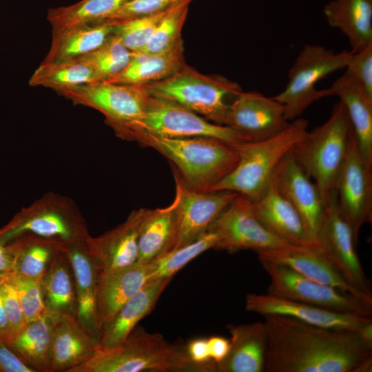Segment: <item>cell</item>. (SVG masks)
Masks as SVG:
<instances>
[{"instance_id":"42","label":"cell","mask_w":372,"mask_h":372,"mask_svg":"<svg viewBox=\"0 0 372 372\" xmlns=\"http://www.w3.org/2000/svg\"><path fill=\"white\" fill-rule=\"evenodd\" d=\"M193 0H125L121 6L105 21H121L166 11Z\"/></svg>"},{"instance_id":"19","label":"cell","mask_w":372,"mask_h":372,"mask_svg":"<svg viewBox=\"0 0 372 372\" xmlns=\"http://www.w3.org/2000/svg\"><path fill=\"white\" fill-rule=\"evenodd\" d=\"M255 252L258 260L286 265L312 280L349 293L372 307V296L360 292L349 285L316 247L287 244L278 248Z\"/></svg>"},{"instance_id":"36","label":"cell","mask_w":372,"mask_h":372,"mask_svg":"<svg viewBox=\"0 0 372 372\" xmlns=\"http://www.w3.org/2000/svg\"><path fill=\"white\" fill-rule=\"evenodd\" d=\"M125 0H81L75 3L50 8L47 19L52 31L103 21L121 6Z\"/></svg>"},{"instance_id":"49","label":"cell","mask_w":372,"mask_h":372,"mask_svg":"<svg viewBox=\"0 0 372 372\" xmlns=\"http://www.w3.org/2000/svg\"><path fill=\"white\" fill-rule=\"evenodd\" d=\"M1 276H0V285ZM10 340L9 324L0 293V340L7 344Z\"/></svg>"},{"instance_id":"3","label":"cell","mask_w":372,"mask_h":372,"mask_svg":"<svg viewBox=\"0 0 372 372\" xmlns=\"http://www.w3.org/2000/svg\"><path fill=\"white\" fill-rule=\"evenodd\" d=\"M203 371L193 362L186 347L171 344L158 333L135 327L118 346L99 350L86 362L68 372Z\"/></svg>"},{"instance_id":"28","label":"cell","mask_w":372,"mask_h":372,"mask_svg":"<svg viewBox=\"0 0 372 372\" xmlns=\"http://www.w3.org/2000/svg\"><path fill=\"white\" fill-rule=\"evenodd\" d=\"M324 14L329 24L347 37L352 52L372 43V0H332Z\"/></svg>"},{"instance_id":"27","label":"cell","mask_w":372,"mask_h":372,"mask_svg":"<svg viewBox=\"0 0 372 372\" xmlns=\"http://www.w3.org/2000/svg\"><path fill=\"white\" fill-rule=\"evenodd\" d=\"M344 104L353 126L359 152L372 167V98L353 78L344 73L328 88Z\"/></svg>"},{"instance_id":"15","label":"cell","mask_w":372,"mask_h":372,"mask_svg":"<svg viewBox=\"0 0 372 372\" xmlns=\"http://www.w3.org/2000/svg\"><path fill=\"white\" fill-rule=\"evenodd\" d=\"M335 192L338 206L358 242L361 227L372 221V167L361 156L355 135Z\"/></svg>"},{"instance_id":"16","label":"cell","mask_w":372,"mask_h":372,"mask_svg":"<svg viewBox=\"0 0 372 372\" xmlns=\"http://www.w3.org/2000/svg\"><path fill=\"white\" fill-rule=\"evenodd\" d=\"M272 182L297 210L311 243L316 247V238L327 202L316 183L296 161L292 151L277 166Z\"/></svg>"},{"instance_id":"31","label":"cell","mask_w":372,"mask_h":372,"mask_svg":"<svg viewBox=\"0 0 372 372\" xmlns=\"http://www.w3.org/2000/svg\"><path fill=\"white\" fill-rule=\"evenodd\" d=\"M183 39L171 50L154 54L133 52L132 59L121 72L104 81L145 85L166 79L185 63Z\"/></svg>"},{"instance_id":"50","label":"cell","mask_w":372,"mask_h":372,"mask_svg":"<svg viewBox=\"0 0 372 372\" xmlns=\"http://www.w3.org/2000/svg\"><path fill=\"white\" fill-rule=\"evenodd\" d=\"M358 333L366 344L372 347V321L363 325Z\"/></svg>"},{"instance_id":"14","label":"cell","mask_w":372,"mask_h":372,"mask_svg":"<svg viewBox=\"0 0 372 372\" xmlns=\"http://www.w3.org/2000/svg\"><path fill=\"white\" fill-rule=\"evenodd\" d=\"M172 168L176 183L177 225L173 249L193 242L205 233L238 194L194 190L186 185L177 170Z\"/></svg>"},{"instance_id":"12","label":"cell","mask_w":372,"mask_h":372,"mask_svg":"<svg viewBox=\"0 0 372 372\" xmlns=\"http://www.w3.org/2000/svg\"><path fill=\"white\" fill-rule=\"evenodd\" d=\"M315 243L349 285L372 296L370 280L364 273L356 251L358 242L338 206L335 190L327 200L325 213Z\"/></svg>"},{"instance_id":"9","label":"cell","mask_w":372,"mask_h":372,"mask_svg":"<svg viewBox=\"0 0 372 372\" xmlns=\"http://www.w3.org/2000/svg\"><path fill=\"white\" fill-rule=\"evenodd\" d=\"M141 131L167 138L211 137L235 145L250 141L232 127L212 123L169 100L150 95L143 117L118 136Z\"/></svg>"},{"instance_id":"17","label":"cell","mask_w":372,"mask_h":372,"mask_svg":"<svg viewBox=\"0 0 372 372\" xmlns=\"http://www.w3.org/2000/svg\"><path fill=\"white\" fill-rule=\"evenodd\" d=\"M289 123L283 105L272 96L256 91H242L231 104L226 125L250 141H258L278 134Z\"/></svg>"},{"instance_id":"1","label":"cell","mask_w":372,"mask_h":372,"mask_svg":"<svg viewBox=\"0 0 372 372\" xmlns=\"http://www.w3.org/2000/svg\"><path fill=\"white\" fill-rule=\"evenodd\" d=\"M265 372L371 371L372 347L358 332L309 324L280 315L265 316Z\"/></svg>"},{"instance_id":"33","label":"cell","mask_w":372,"mask_h":372,"mask_svg":"<svg viewBox=\"0 0 372 372\" xmlns=\"http://www.w3.org/2000/svg\"><path fill=\"white\" fill-rule=\"evenodd\" d=\"M73 278L70 263L59 245L41 280L48 315L54 317L63 314H76Z\"/></svg>"},{"instance_id":"20","label":"cell","mask_w":372,"mask_h":372,"mask_svg":"<svg viewBox=\"0 0 372 372\" xmlns=\"http://www.w3.org/2000/svg\"><path fill=\"white\" fill-rule=\"evenodd\" d=\"M152 280V262H136L99 271L96 290V314L99 329L118 309Z\"/></svg>"},{"instance_id":"41","label":"cell","mask_w":372,"mask_h":372,"mask_svg":"<svg viewBox=\"0 0 372 372\" xmlns=\"http://www.w3.org/2000/svg\"><path fill=\"white\" fill-rule=\"evenodd\" d=\"M14 286L26 322L48 315L41 280L11 272L3 275Z\"/></svg>"},{"instance_id":"30","label":"cell","mask_w":372,"mask_h":372,"mask_svg":"<svg viewBox=\"0 0 372 372\" xmlns=\"http://www.w3.org/2000/svg\"><path fill=\"white\" fill-rule=\"evenodd\" d=\"M176 200L170 205L155 209H146L138 240V259L151 262L174 246L176 235Z\"/></svg>"},{"instance_id":"25","label":"cell","mask_w":372,"mask_h":372,"mask_svg":"<svg viewBox=\"0 0 372 372\" xmlns=\"http://www.w3.org/2000/svg\"><path fill=\"white\" fill-rule=\"evenodd\" d=\"M227 328L230 349L225 358L216 364V371H265L267 337L264 322L228 324Z\"/></svg>"},{"instance_id":"2","label":"cell","mask_w":372,"mask_h":372,"mask_svg":"<svg viewBox=\"0 0 372 372\" xmlns=\"http://www.w3.org/2000/svg\"><path fill=\"white\" fill-rule=\"evenodd\" d=\"M124 139L156 149L170 161L188 187L199 192H209L239 160L235 145L215 138H167L134 131Z\"/></svg>"},{"instance_id":"5","label":"cell","mask_w":372,"mask_h":372,"mask_svg":"<svg viewBox=\"0 0 372 372\" xmlns=\"http://www.w3.org/2000/svg\"><path fill=\"white\" fill-rule=\"evenodd\" d=\"M354 132L347 110L340 101L329 118L296 145L295 159L327 198L335 187L349 154Z\"/></svg>"},{"instance_id":"18","label":"cell","mask_w":372,"mask_h":372,"mask_svg":"<svg viewBox=\"0 0 372 372\" xmlns=\"http://www.w3.org/2000/svg\"><path fill=\"white\" fill-rule=\"evenodd\" d=\"M245 308L263 316L280 315L312 325L356 332L372 321L371 317L333 311L268 293H247Z\"/></svg>"},{"instance_id":"23","label":"cell","mask_w":372,"mask_h":372,"mask_svg":"<svg viewBox=\"0 0 372 372\" xmlns=\"http://www.w3.org/2000/svg\"><path fill=\"white\" fill-rule=\"evenodd\" d=\"M52 318L51 372H68L94 355L99 349V342L82 326L75 313Z\"/></svg>"},{"instance_id":"43","label":"cell","mask_w":372,"mask_h":372,"mask_svg":"<svg viewBox=\"0 0 372 372\" xmlns=\"http://www.w3.org/2000/svg\"><path fill=\"white\" fill-rule=\"evenodd\" d=\"M1 276L0 293L9 324V343L23 328L26 321L14 286L3 275Z\"/></svg>"},{"instance_id":"8","label":"cell","mask_w":372,"mask_h":372,"mask_svg":"<svg viewBox=\"0 0 372 372\" xmlns=\"http://www.w3.org/2000/svg\"><path fill=\"white\" fill-rule=\"evenodd\" d=\"M58 239L83 240L90 236L85 220L69 198L49 194L23 209L0 229V240L8 243L23 234Z\"/></svg>"},{"instance_id":"21","label":"cell","mask_w":372,"mask_h":372,"mask_svg":"<svg viewBox=\"0 0 372 372\" xmlns=\"http://www.w3.org/2000/svg\"><path fill=\"white\" fill-rule=\"evenodd\" d=\"M146 208L132 211L121 224L98 237L88 236L85 243L99 271L132 265L138 259L140 227Z\"/></svg>"},{"instance_id":"46","label":"cell","mask_w":372,"mask_h":372,"mask_svg":"<svg viewBox=\"0 0 372 372\" xmlns=\"http://www.w3.org/2000/svg\"><path fill=\"white\" fill-rule=\"evenodd\" d=\"M3 342L0 340V372H34Z\"/></svg>"},{"instance_id":"38","label":"cell","mask_w":372,"mask_h":372,"mask_svg":"<svg viewBox=\"0 0 372 372\" xmlns=\"http://www.w3.org/2000/svg\"><path fill=\"white\" fill-rule=\"evenodd\" d=\"M217 239L215 232L207 230L193 242L173 249L151 262L152 279L172 278L192 260L209 249H214Z\"/></svg>"},{"instance_id":"6","label":"cell","mask_w":372,"mask_h":372,"mask_svg":"<svg viewBox=\"0 0 372 372\" xmlns=\"http://www.w3.org/2000/svg\"><path fill=\"white\" fill-rule=\"evenodd\" d=\"M150 95L175 102L208 121L226 125L232 102L242 91L221 75H206L185 63L172 76L144 85Z\"/></svg>"},{"instance_id":"10","label":"cell","mask_w":372,"mask_h":372,"mask_svg":"<svg viewBox=\"0 0 372 372\" xmlns=\"http://www.w3.org/2000/svg\"><path fill=\"white\" fill-rule=\"evenodd\" d=\"M58 94L101 112L117 136L143 117L150 96L144 85L104 81L79 85Z\"/></svg>"},{"instance_id":"37","label":"cell","mask_w":372,"mask_h":372,"mask_svg":"<svg viewBox=\"0 0 372 372\" xmlns=\"http://www.w3.org/2000/svg\"><path fill=\"white\" fill-rule=\"evenodd\" d=\"M133 52L113 34L94 51L79 57L94 71L99 81H107L121 72L132 59Z\"/></svg>"},{"instance_id":"48","label":"cell","mask_w":372,"mask_h":372,"mask_svg":"<svg viewBox=\"0 0 372 372\" xmlns=\"http://www.w3.org/2000/svg\"><path fill=\"white\" fill-rule=\"evenodd\" d=\"M14 258L10 243L0 240V276L13 271Z\"/></svg>"},{"instance_id":"11","label":"cell","mask_w":372,"mask_h":372,"mask_svg":"<svg viewBox=\"0 0 372 372\" xmlns=\"http://www.w3.org/2000/svg\"><path fill=\"white\" fill-rule=\"evenodd\" d=\"M259 261L270 278L268 294L333 311L371 317L372 307L349 293L312 280L286 265Z\"/></svg>"},{"instance_id":"45","label":"cell","mask_w":372,"mask_h":372,"mask_svg":"<svg viewBox=\"0 0 372 372\" xmlns=\"http://www.w3.org/2000/svg\"><path fill=\"white\" fill-rule=\"evenodd\" d=\"M186 351L190 360L203 367L206 372L216 371V364L210 358L207 339L196 338L191 340Z\"/></svg>"},{"instance_id":"4","label":"cell","mask_w":372,"mask_h":372,"mask_svg":"<svg viewBox=\"0 0 372 372\" xmlns=\"http://www.w3.org/2000/svg\"><path fill=\"white\" fill-rule=\"evenodd\" d=\"M308 125L306 119L298 118L271 138L235 145L239 156L236 166L209 192L230 191L256 200L271 183L283 158L304 138Z\"/></svg>"},{"instance_id":"13","label":"cell","mask_w":372,"mask_h":372,"mask_svg":"<svg viewBox=\"0 0 372 372\" xmlns=\"http://www.w3.org/2000/svg\"><path fill=\"white\" fill-rule=\"evenodd\" d=\"M207 230L217 235L214 249L230 253L247 249L254 251L271 249L290 244L268 229L256 216L251 201L240 194Z\"/></svg>"},{"instance_id":"24","label":"cell","mask_w":372,"mask_h":372,"mask_svg":"<svg viewBox=\"0 0 372 372\" xmlns=\"http://www.w3.org/2000/svg\"><path fill=\"white\" fill-rule=\"evenodd\" d=\"M172 278H160L149 281L129 299L114 317L100 329L99 346L109 350L121 344L138 322L154 308Z\"/></svg>"},{"instance_id":"22","label":"cell","mask_w":372,"mask_h":372,"mask_svg":"<svg viewBox=\"0 0 372 372\" xmlns=\"http://www.w3.org/2000/svg\"><path fill=\"white\" fill-rule=\"evenodd\" d=\"M85 240L61 241L60 249L72 269L77 319L99 342L100 329L96 320L95 300L99 271L87 249Z\"/></svg>"},{"instance_id":"47","label":"cell","mask_w":372,"mask_h":372,"mask_svg":"<svg viewBox=\"0 0 372 372\" xmlns=\"http://www.w3.org/2000/svg\"><path fill=\"white\" fill-rule=\"evenodd\" d=\"M209 355L215 364L221 362L227 355L230 341L221 336H211L207 339Z\"/></svg>"},{"instance_id":"32","label":"cell","mask_w":372,"mask_h":372,"mask_svg":"<svg viewBox=\"0 0 372 372\" xmlns=\"http://www.w3.org/2000/svg\"><path fill=\"white\" fill-rule=\"evenodd\" d=\"M52 337V318L45 315L26 322L6 344L36 371L51 372Z\"/></svg>"},{"instance_id":"44","label":"cell","mask_w":372,"mask_h":372,"mask_svg":"<svg viewBox=\"0 0 372 372\" xmlns=\"http://www.w3.org/2000/svg\"><path fill=\"white\" fill-rule=\"evenodd\" d=\"M344 68V73L356 80L372 98V43L351 52Z\"/></svg>"},{"instance_id":"26","label":"cell","mask_w":372,"mask_h":372,"mask_svg":"<svg viewBox=\"0 0 372 372\" xmlns=\"http://www.w3.org/2000/svg\"><path fill=\"white\" fill-rule=\"evenodd\" d=\"M251 204L256 216L271 232L292 245L313 246L300 214L272 180Z\"/></svg>"},{"instance_id":"40","label":"cell","mask_w":372,"mask_h":372,"mask_svg":"<svg viewBox=\"0 0 372 372\" xmlns=\"http://www.w3.org/2000/svg\"><path fill=\"white\" fill-rule=\"evenodd\" d=\"M167 10L121 21H110L114 22L113 33L132 52H140Z\"/></svg>"},{"instance_id":"7","label":"cell","mask_w":372,"mask_h":372,"mask_svg":"<svg viewBox=\"0 0 372 372\" xmlns=\"http://www.w3.org/2000/svg\"><path fill=\"white\" fill-rule=\"evenodd\" d=\"M351 52H334L320 45L307 44L299 52L288 73L285 89L273 99L283 105L289 121L298 118L319 99L330 96L328 88L318 90L317 83L329 74L343 69Z\"/></svg>"},{"instance_id":"35","label":"cell","mask_w":372,"mask_h":372,"mask_svg":"<svg viewBox=\"0 0 372 372\" xmlns=\"http://www.w3.org/2000/svg\"><path fill=\"white\" fill-rule=\"evenodd\" d=\"M99 81L94 70L79 58L54 62L42 61L30 78L32 87L42 86L59 92Z\"/></svg>"},{"instance_id":"39","label":"cell","mask_w":372,"mask_h":372,"mask_svg":"<svg viewBox=\"0 0 372 372\" xmlns=\"http://www.w3.org/2000/svg\"><path fill=\"white\" fill-rule=\"evenodd\" d=\"M189 3H182L168 10L140 52L154 54L172 50L182 40L181 31Z\"/></svg>"},{"instance_id":"34","label":"cell","mask_w":372,"mask_h":372,"mask_svg":"<svg viewBox=\"0 0 372 372\" xmlns=\"http://www.w3.org/2000/svg\"><path fill=\"white\" fill-rule=\"evenodd\" d=\"M61 242L29 233L10 241L14 258L12 272L41 280Z\"/></svg>"},{"instance_id":"29","label":"cell","mask_w":372,"mask_h":372,"mask_svg":"<svg viewBox=\"0 0 372 372\" xmlns=\"http://www.w3.org/2000/svg\"><path fill=\"white\" fill-rule=\"evenodd\" d=\"M114 22L103 21L52 31L48 54L43 61L68 60L85 55L102 45L112 34Z\"/></svg>"}]
</instances>
